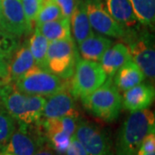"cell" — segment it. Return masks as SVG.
I'll use <instances>...</instances> for the list:
<instances>
[{
  "mask_svg": "<svg viewBox=\"0 0 155 155\" xmlns=\"http://www.w3.org/2000/svg\"><path fill=\"white\" fill-rule=\"evenodd\" d=\"M154 130V114L148 108L131 112L117 134L116 155H136L145 136Z\"/></svg>",
  "mask_w": 155,
  "mask_h": 155,
  "instance_id": "cell-1",
  "label": "cell"
},
{
  "mask_svg": "<svg viewBox=\"0 0 155 155\" xmlns=\"http://www.w3.org/2000/svg\"><path fill=\"white\" fill-rule=\"evenodd\" d=\"M46 98L19 92L12 84L1 87V104L17 122L37 124L42 118Z\"/></svg>",
  "mask_w": 155,
  "mask_h": 155,
  "instance_id": "cell-2",
  "label": "cell"
},
{
  "mask_svg": "<svg viewBox=\"0 0 155 155\" xmlns=\"http://www.w3.org/2000/svg\"><path fill=\"white\" fill-rule=\"evenodd\" d=\"M122 41L128 48L132 61L141 69L145 77L153 81L155 77L153 35L142 25H140L137 28L127 31Z\"/></svg>",
  "mask_w": 155,
  "mask_h": 155,
  "instance_id": "cell-3",
  "label": "cell"
},
{
  "mask_svg": "<svg viewBox=\"0 0 155 155\" xmlns=\"http://www.w3.org/2000/svg\"><path fill=\"white\" fill-rule=\"evenodd\" d=\"M81 101L93 116L107 122L116 120L123 108L122 96L112 78H108L100 87Z\"/></svg>",
  "mask_w": 155,
  "mask_h": 155,
  "instance_id": "cell-4",
  "label": "cell"
},
{
  "mask_svg": "<svg viewBox=\"0 0 155 155\" xmlns=\"http://www.w3.org/2000/svg\"><path fill=\"white\" fill-rule=\"evenodd\" d=\"M14 83V88L19 92L42 97H49L63 89L70 88V79L61 78L36 65Z\"/></svg>",
  "mask_w": 155,
  "mask_h": 155,
  "instance_id": "cell-5",
  "label": "cell"
},
{
  "mask_svg": "<svg viewBox=\"0 0 155 155\" xmlns=\"http://www.w3.org/2000/svg\"><path fill=\"white\" fill-rule=\"evenodd\" d=\"M78 58L75 41L72 38L49 41L46 69L64 79H71Z\"/></svg>",
  "mask_w": 155,
  "mask_h": 155,
  "instance_id": "cell-6",
  "label": "cell"
},
{
  "mask_svg": "<svg viewBox=\"0 0 155 155\" xmlns=\"http://www.w3.org/2000/svg\"><path fill=\"white\" fill-rule=\"evenodd\" d=\"M70 80V91L75 99H84L100 87L107 75L98 62L78 58Z\"/></svg>",
  "mask_w": 155,
  "mask_h": 155,
  "instance_id": "cell-7",
  "label": "cell"
},
{
  "mask_svg": "<svg viewBox=\"0 0 155 155\" xmlns=\"http://www.w3.org/2000/svg\"><path fill=\"white\" fill-rule=\"evenodd\" d=\"M47 142L48 139L40 122H17L16 129L2 152L13 155H33Z\"/></svg>",
  "mask_w": 155,
  "mask_h": 155,
  "instance_id": "cell-8",
  "label": "cell"
},
{
  "mask_svg": "<svg viewBox=\"0 0 155 155\" xmlns=\"http://www.w3.org/2000/svg\"><path fill=\"white\" fill-rule=\"evenodd\" d=\"M73 135L83 146L87 155H112L108 134L94 122L78 120Z\"/></svg>",
  "mask_w": 155,
  "mask_h": 155,
  "instance_id": "cell-9",
  "label": "cell"
},
{
  "mask_svg": "<svg viewBox=\"0 0 155 155\" xmlns=\"http://www.w3.org/2000/svg\"><path fill=\"white\" fill-rule=\"evenodd\" d=\"M91 28L106 36L122 40L126 30L111 17L102 0H84Z\"/></svg>",
  "mask_w": 155,
  "mask_h": 155,
  "instance_id": "cell-10",
  "label": "cell"
},
{
  "mask_svg": "<svg viewBox=\"0 0 155 155\" xmlns=\"http://www.w3.org/2000/svg\"><path fill=\"white\" fill-rule=\"evenodd\" d=\"M5 29L17 38L32 33L33 27L28 22L21 0H0Z\"/></svg>",
  "mask_w": 155,
  "mask_h": 155,
  "instance_id": "cell-11",
  "label": "cell"
},
{
  "mask_svg": "<svg viewBox=\"0 0 155 155\" xmlns=\"http://www.w3.org/2000/svg\"><path fill=\"white\" fill-rule=\"evenodd\" d=\"M74 99L70 88L63 89L49 96L48 100H46L41 119H54L64 116L78 117L79 114Z\"/></svg>",
  "mask_w": 155,
  "mask_h": 155,
  "instance_id": "cell-12",
  "label": "cell"
},
{
  "mask_svg": "<svg viewBox=\"0 0 155 155\" xmlns=\"http://www.w3.org/2000/svg\"><path fill=\"white\" fill-rule=\"evenodd\" d=\"M154 86L147 84H139L123 92L122 107L134 112L147 109L154 100Z\"/></svg>",
  "mask_w": 155,
  "mask_h": 155,
  "instance_id": "cell-13",
  "label": "cell"
},
{
  "mask_svg": "<svg viewBox=\"0 0 155 155\" xmlns=\"http://www.w3.org/2000/svg\"><path fill=\"white\" fill-rule=\"evenodd\" d=\"M35 66L33 55L29 50L28 41L19 45L9 61L8 67V81L9 84L16 82L28 71L31 67Z\"/></svg>",
  "mask_w": 155,
  "mask_h": 155,
  "instance_id": "cell-14",
  "label": "cell"
},
{
  "mask_svg": "<svg viewBox=\"0 0 155 155\" xmlns=\"http://www.w3.org/2000/svg\"><path fill=\"white\" fill-rule=\"evenodd\" d=\"M105 8L111 17L126 31L140 25L129 0H105Z\"/></svg>",
  "mask_w": 155,
  "mask_h": 155,
  "instance_id": "cell-15",
  "label": "cell"
},
{
  "mask_svg": "<svg viewBox=\"0 0 155 155\" xmlns=\"http://www.w3.org/2000/svg\"><path fill=\"white\" fill-rule=\"evenodd\" d=\"M132 60L128 48L124 43H116L106 51L100 60V65L108 78H113L118 69Z\"/></svg>",
  "mask_w": 155,
  "mask_h": 155,
  "instance_id": "cell-16",
  "label": "cell"
},
{
  "mask_svg": "<svg viewBox=\"0 0 155 155\" xmlns=\"http://www.w3.org/2000/svg\"><path fill=\"white\" fill-rule=\"evenodd\" d=\"M113 83L119 91H125L142 83L145 75L139 66L132 60L126 62L113 76Z\"/></svg>",
  "mask_w": 155,
  "mask_h": 155,
  "instance_id": "cell-17",
  "label": "cell"
},
{
  "mask_svg": "<svg viewBox=\"0 0 155 155\" xmlns=\"http://www.w3.org/2000/svg\"><path fill=\"white\" fill-rule=\"evenodd\" d=\"M70 23L74 40L78 44H80L94 33L89 22L84 0H76L74 10L70 17Z\"/></svg>",
  "mask_w": 155,
  "mask_h": 155,
  "instance_id": "cell-18",
  "label": "cell"
},
{
  "mask_svg": "<svg viewBox=\"0 0 155 155\" xmlns=\"http://www.w3.org/2000/svg\"><path fill=\"white\" fill-rule=\"evenodd\" d=\"M112 45V40L101 35L93 33L80 44H78L79 53L84 60L98 62L104 54Z\"/></svg>",
  "mask_w": 155,
  "mask_h": 155,
  "instance_id": "cell-19",
  "label": "cell"
},
{
  "mask_svg": "<svg viewBox=\"0 0 155 155\" xmlns=\"http://www.w3.org/2000/svg\"><path fill=\"white\" fill-rule=\"evenodd\" d=\"M35 28L48 41L72 38L70 19L67 17H63L54 21L37 24L35 25Z\"/></svg>",
  "mask_w": 155,
  "mask_h": 155,
  "instance_id": "cell-20",
  "label": "cell"
},
{
  "mask_svg": "<svg viewBox=\"0 0 155 155\" xmlns=\"http://www.w3.org/2000/svg\"><path fill=\"white\" fill-rule=\"evenodd\" d=\"M140 25L153 29L155 25V0H129Z\"/></svg>",
  "mask_w": 155,
  "mask_h": 155,
  "instance_id": "cell-21",
  "label": "cell"
},
{
  "mask_svg": "<svg viewBox=\"0 0 155 155\" xmlns=\"http://www.w3.org/2000/svg\"><path fill=\"white\" fill-rule=\"evenodd\" d=\"M28 43L35 65L46 69V55L49 44L48 39L35 28L32 36L28 41Z\"/></svg>",
  "mask_w": 155,
  "mask_h": 155,
  "instance_id": "cell-22",
  "label": "cell"
},
{
  "mask_svg": "<svg viewBox=\"0 0 155 155\" xmlns=\"http://www.w3.org/2000/svg\"><path fill=\"white\" fill-rule=\"evenodd\" d=\"M17 127V122L0 104V150L3 151Z\"/></svg>",
  "mask_w": 155,
  "mask_h": 155,
  "instance_id": "cell-23",
  "label": "cell"
},
{
  "mask_svg": "<svg viewBox=\"0 0 155 155\" xmlns=\"http://www.w3.org/2000/svg\"><path fill=\"white\" fill-rule=\"evenodd\" d=\"M48 141L57 155H65L67 148L71 144L72 137L62 131H54L46 134Z\"/></svg>",
  "mask_w": 155,
  "mask_h": 155,
  "instance_id": "cell-24",
  "label": "cell"
},
{
  "mask_svg": "<svg viewBox=\"0 0 155 155\" xmlns=\"http://www.w3.org/2000/svg\"><path fill=\"white\" fill-rule=\"evenodd\" d=\"M61 17H63V16L59 6L53 0H50L42 4L35 19V25L54 21Z\"/></svg>",
  "mask_w": 155,
  "mask_h": 155,
  "instance_id": "cell-25",
  "label": "cell"
},
{
  "mask_svg": "<svg viewBox=\"0 0 155 155\" xmlns=\"http://www.w3.org/2000/svg\"><path fill=\"white\" fill-rule=\"evenodd\" d=\"M19 45V38L5 29L0 28V54L10 61Z\"/></svg>",
  "mask_w": 155,
  "mask_h": 155,
  "instance_id": "cell-26",
  "label": "cell"
},
{
  "mask_svg": "<svg viewBox=\"0 0 155 155\" xmlns=\"http://www.w3.org/2000/svg\"><path fill=\"white\" fill-rule=\"evenodd\" d=\"M21 3L25 16L34 28V22H35V19L41 7L43 4V1L42 0H21Z\"/></svg>",
  "mask_w": 155,
  "mask_h": 155,
  "instance_id": "cell-27",
  "label": "cell"
},
{
  "mask_svg": "<svg viewBox=\"0 0 155 155\" xmlns=\"http://www.w3.org/2000/svg\"><path fill=\"white\" fill-rule=\"evenodd\" d=\"M140 153H155V134L150 133L145 136L138 152Z\"/></svg>",
  "mask_w": 155,
  "mask_h": 155,
  "instance_id": "cell-28",
  "label": "cell"
},
{
  "mask_svg": "<svg viewBox=\"0 0 155 155\" xmlns=\"http://www.w3.org/2000/svg\"><path fill=\"white\" fill-rule=\"evenodd\" d=\"M53 1L59 6L62 16L70 19L75 7L76 0H53Z\"/></svg>",
  "mask_w": 155,
  "mask_h": 155,
  "instance_id": "cell-29",
  "label": "cell"
},
{
  "mask_svg": "<svg viewBox=\"0 0 155 155\" xmlns=\"http://www.w3.org/2000/svg\"><path fill=\"white\" fill-rule=\"evenodd\" d=\"M67 155H87L85 150L83 147V146L80 144V142L75 138V136L73 135L72 137L71 140V144L69 146V147L67 148Z\"/></svg>",
  "mask_w": 155,
  "mask_h": 155,
  "instance_id": "cell-30",
  "label": "cell"
},
{
  "mask_svg": "<svg viewBox=\"0 0 155 155\" xmlns=\"http://www.w3.org/2000/svg\"><path fill=\"white\" fill-rule=\"evenodd\" d=\"M9 60L4 55L0 54V77L5 79L8 84V67H9Z\"/></svg>",
  "mask_w": 155,
  "mask_h": 155,
  "instance_id": "cell-31",
  "label": "cell"
},
{
  "mask_svg": "<svg viewBox=\"0 0 155 155\" xmlns=\"http://www.w3.org/2000/svg\"><path fill=\"white\" fill-rule=\"evenodd\" d=\"M33 155H57L56 153L54 151V149L52 148V147L50 146L48 141L43 145L40 149L35 152Z\"/></svg>",
  "mask_w": 155,
  "mask_h": 155,
  "instance_id": "cell-32",
  "label": "cell"
},
{
  "mask_svg": "<svg viewBox=\"0 0 155 155\" xmlns=\"http://www.w3.org/2000/svg\"><path fill=\"white\" fill-rule=\"evenodd\" d=\"M0 28L5 29V22H4V17H3V13H2L1 1H0ZM5 30H6V29H5Z\"/></svg>",
  "mask_w": 155,
  "mask_h": 155,
  "instance_id": "cell-33",
  "label": "cell"
},
{
  "mask_svg": "<svg viewBox=\"0 0 155 155\" xmlns=\"http://www.w3.org/2000/svg\"><path fill=\"white\" fill-rule=\"evenodd\" d=\"M5 84H6V82H5V79H4V78H2L0 77V86L5 85Z\"/></svg>",
  "mask_w": 155,
  "mask_h": 155,
  "instance_id": "cell-34",
  "label": "cell"
},
{
  "mask_svg": "<svg viewBox=\"0 0 155 155\" xmlns=\"http://www.w3.org/2000/svg\"><path fill=\"white\" fill-rule=\"evenodd\" d=\"M136 155H155V153H146V154H144V153H137V154Z\"/></svg>",
  "mask_w": 155,
  "mask_h": 155,
  "instance_id": "cell-35",
  "label": "cell"
},
{
  "mask_svg": "<svg viewBox=\"0 0 155 155\" xmlns=\"http://www.w3.org/2000/svg\"><path fill=\"white\" fill-rule=\"evenodd\" d=\"M1 87L2 86H0V104H1Z\"/></svg>",
  "mask_w": 155,
  "mask_h": 155,
  "instance_id": "cell-36",
  "label": "cell"
},
{
  "mask_svg": "<svg viewBox=\"0 0 155 155\" xmlns=\"http://www.w3.org/2000/svg\"><path fill=\"white\" fill-rule=\"evenodd\" d=\"M3 155H13V154H11V153H4Z\"/></svg>",
  "mask_w": 155,
  "mask_h": 155,
  "instance_id": "cell-37",
  "label": "cell"
}]
</instances>
